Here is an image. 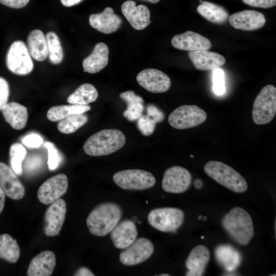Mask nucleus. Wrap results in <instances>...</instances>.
Listing matches in <instances>:
<instances>
[{
	"label": "nucleus",
	"mask_w": 276,
	"mask_h": 276,
	"mask_svg": "<svg viewBox=\"0 0 276 276\" xmlns=\"http://www.w3.org/2000/svg\"><path fill=\"white\" fill-rule=\"evenodd\" d=\"M122 216L121 207L117 203L107 202L95 207L88 215L86 223L89 232L103 237L110 233Z\"/></svg>",
	"instance_id": "obj_1"
},
{
	"label": "nucleus",
	"mask_w": 276,
	"mask_h": 276,
	"mask_svg": "<svg viewBox=\"0 0 276 276\" xmlns=\"http://www.w3.org/2000/svg\"><path fill=\"white\" fill-rule=\"evenodd\" d=\"M221 224L228 235L240 245H247L254 236V228L251 217L242 208H232L223 217Z\"/></svg>",
	"instance_id": "obj_2"
},
{
	"label": "nucleus",
	"mask_w": 276,
	"mask_h": 276,
	"mask_svg": "<svg viewBox=\"0 0 276 276\" xmlns=\"http://www.w3.org/2000/svg\"><path fill=\"white\" fill-rule=\"evenodd\" d=\"M124 133L116 129L100 130L89 137L83 149L87 155L94 156L106 155L121 149L125 144Z\"/></svg>",
	"instance_id": "obj_3"
},
{
	"label": "nucleus",
	"mask_w": 276,
	"mask_h": 276,
	"mask_svg": "<svg viewBox=\"0 0 276 276\" xmlns=\"http://www.w3.org/2000/svg\"><path fill=\"white\" fill-rule=\"evenodd\" d=\"M205 173L217 182L236 193L248 188L245 179L231 166L221 162L210 160L204 166Z\"/></svg>",
	"instance_id": "obj_4"
},
{
	"label": "nucleus",
	"mask_w": 276,
	"mask_h": 276,
	"mask_svg": "<svg viewBox=\"0 0 276 276\" xmlns=\"http://www.w3.org/2000/svg\"><path fill=\"white\" fill-rule=\"evenodd\" d=\"M276 113V88L268 84L261 90L252 106V118L257 125L269 123Z\"/></svg>",
	"instance_id": "obj_5"
},
{
	"label": "nucleus",
	"mask_w": 276,
	"mask_h": 276,
	"mask_svg": "<svg viewBox=\"0 0 276 276\" xmlns=\"http://www.w3.org/2000/svg\"><path fill=\"white\" fill-rule=\"evenodd\" d=\"M184 219L183 212L177 208H156L148 215L149 224L163 232H175L182 225Z\"/></svg>",
	"instance_id": "obj_6"
},
{
	"label": "nucleus",
	"mask_w": 276,
	"mask_h": 276,
	"mask_svg": "<svg viewBox=\"0 0 276 276\" xmlns=\"http://www.w3.org/2000/svg\"><path fill=\"white\" fill-rule=\"evenodd\" d=\"M6 64L11 72L18 75H26L33 71V62L24 41L12 42L6 54Z\"/></svg>",
	"instance_id": "obj_7"
},
{
	"label": "nucleus",
	"mask_w": 276,
	"mask_h": 276,
	"mask_svg": "<svg viewBox=\"0 0 276 276\" xmlns=\"http://www.w3.org/2000/svg\"><path fill=\"white\" fill-rule=\"evenodd\" d=\"M114 182L126 190H143L151 188L156 182L152 174L140 169H127L116 172L113 176Z\"/></svg>",
	"instance_id": "obj_8"
},
{
	"label": "nucleus",
	"mask_w": 276,
	"mask_h": 276,
	"mask_svg": "<svg viewBox=\"0 0 276 276\" xmlns=\"http://www.w3.org/2000/svg\"><path fill=\"white\" fill-rule=\"evenodd\" d=\"M207 118L205 111L196 105H183L171 112L168 122L173 128L185 129L204 123Z\"/></svg>",
	"instance_id": "obj_9"
},
{
	"label": "nucleus",
	"mask_w": 276,
	"mask_h": 276,
	"mask_svg": "<svg viewBox=\"0 0 276 276\" xmlns=\"http://www.w3.org/2000/svg\"><path fill=\"white\" fill-rule=\"evenodd\" d=\"M153 251L152 242L146 238L141 237L123 249L120 255V260L126 266L136 265L149 259Z\"/></svg>",
	"instance_id": "obj_10"
},
{
	"label": "nucleus",
	"mask_w": 276,
	"mask_h": 276,
	"mask_svg": "<svg viewBox=\"0 0 276 276\" xmlns=\"http://www.w3.org/2000/svg\"><path fill=\"white\" fill-rule=\"evenodd\" d=\"M192 179V175L187 169L181 166H173L165 171L162 187L168 193H181L190 188Z\"/></svg>",
	"instance_id": "obj_11"
},
{
	"label": "nucleus",
	"mask_w": 276,
	"mask_h": 276,
	"mask_svg": "<svg viewBox=\"0 0 276 276\" xmlns=\"http://www.w3.org/2000/svg\"><path fill=\"white\" fill-rule=\"evenodd\" d=\"M68 185V178L65 174L60 173L54 175L39 187L37 198L42 204H51L66 192Z\"/></svg>",
	"instance_id": "obj_12"
},
{
	"label": "nucleus",
	"mask_w": 276,
	"mask_h": 276,
	"mask_svg": "<svg viewBox=\"0 0 276 276\" xmlns=\"http://www.w3.org/2000/svg\"><path fill=\"white\" fill-rule=\"evenodd\" d=\"M67 211L65 200L59 198L46 210L43 217V230L48 237L58 236L64 223Z\"/></svg>",
	"instance_id": "obj_13"
},
{
	"label": "nucleus",
	"mask_w": 276,
	"mask_h": 276,
	"mask_svg": "<svg viewBox=\"0 0 276 276\" xmlns=\"http://www.w3.org/2000/svg\"><path fill=\"white\" fill-rule=\"evenodd\" d=\"M139 84L152 93L167 91L171 86V79L163 72L155 68H146L140 72L136 78Z\"/></svg>",
	"instance_id": "obj_14"
},
{
	"label": "nucleus",
	"mask_w": 276,
	"mask_h": 276,
	"mask_svg": "<svg viewBox=\"0 0 276 276\" xmlns=\"http://www.w3.org/2000/svg\"><path fill=\"white\" fill-rule=\"evenodd\" d=\"M13 170L0 162V187L5 195L13 200H19L25 194V189Z\"/></svg>",
	"instance_id": "obj_15"
},
{
	"label": "nucleus",
	"mask_w": 276,
	"mask_h": 276,
	"mask_svg": "<svg viewBox=\"0 0 276 276\" xmlns=\"http://www.w3.org/2000/svg\"><path fill=\"white\" fill-rule=\"evenodd\" d=\"M121 11L131 26L135 30H143L151 22L150 10L145 5L136 6L135 2L127 1L122 4Z\"/></svg>",
	"instance_id": "obj_16"
},
{
	"label": "nucleus",
	"mask_w": 276,
	"mask_h": 276,
	"mask_svg": "<svg viewBox=\"0 0 276 276\" xmlns=\"http://www.w3.org/2000/svg\"><path fill=\"white\" fill-rule=\"evenodd\" d=\"M230 25L234 28L251 31L262 27L266 22L264 15L252 10H245L235 13L228 17Z\"/></svg>",
	"instance_id": "obj_17"
},
{
	"label": "nucleus",
	"mask_w": 276,
	"mask_h": 276,
	"mask_svg": "<svg viewBox=\"0 0 276 276\" xmlns=\"http://www.w3.org/2000/svg\"><path fill=\"white\" fill-rule=\"evenodd\" d=\"M171 44L175 49L188 51L208 50L212 47L209 39L191 31L175 35L171 39Z\"/></svg>",
	"instance_id": "obj_18"
},
{
	"label": "nucleus",
	"mask_w": 276,
	"mask_h": 276,
	"mask_svg": "<svg viewBox=\"0 0 276 276\" xmlns=\"http://www.w3.org/2000/svg\"><path fill=\"white\" fill-rule=\"evenodd\" d=\"M90 26L104 34L116 32L121 26L122 20L116 14L113 9L107 7L103 12L89 16Z\"/></svg>",
	"instance_id": "obj_19"
},
{
	"label": "nucleus",
	"mask_w": 276,
	"mask_h": 276,
	"mask_svg": "<svg viewBox=\"0 0 276 276\" xmlns=\"http://www.w3.org/2000/svg\"><path fill=\"white\" fill-rule=\"evenodd\" d=\"M137 231L134 222L126 219L118 223L110 232V238L114 246L123 249L137 238Z\"/></svg>",
	"instance_id": "obj_20"
},
{
	"label": "nucleus",
	"mask_w": 276,
	"mask_h": 276,
	"mask_svg": "<svg viewBox=\"0 0 276 276\" xmlns=\"http://www.w3.org/2000/svg\"><path fill=\"white\" fill-rule=\"evenodd\" d=\"M210 259V251L205 246L198 245L194 247L185 262V266L188 269L186 275H202Z\"/></svg>",
	"instance_id": "obj_21"
},
{
	"label": "nucleus",
	"mask_w": 276,
	"mask_h": 276,
	"mask_svg": "<svg viewBox=\"0 0 276 276\" xmlns=\"http://www.w3.org/2000/svg\"><path fill=\"white\" fill-rule=\"evenodd\" d=\"M56 256L51 250L39 253L31 260L27 275L28 276H49L54 271L56 265Z\"/></svg>",
	"instance_id": "obj_22"
},
{
	"label": "nucleus",
	"mask_w": 276,
	"mask_h": 276,
	"mask_svg": "<svg viewBox=\"0 0 276 276\" xmlns=\"http://www.w3.org/2000/svg\"><path fill=\"white\" fill-rule=\"evenodd\" d=\"M217 262L226 271L233 272L241 265L242 256L235 247L228 244H221L214 249Z\"/></svg>",
	"instance_id": "obj_23"
},
{
	"label": "nucleus",
	"mask_w": 276,
	"mask_h": 276,
	"mask_svg": "<svg viewBox=\"0 0 276 276\" xmlns=\"http://www.w3.org/2000/svg\"><path fill=\"white\" fill-rule=\"evenodd\" d=\"M188 56L195 68L199 70H213L226 61L222 55L207 50L189 51Z\"/></svg>",
	"instance_id": "obj_24"
},
{
	"label": "nucleus",
	"mask_w": 276,
	"mask_h": 276,
	"mask_svg": "<svg viewBox=\"0 0 276 276\" xmlns=\"http://www.w3.org/2000/svg\"><path fill=\"white\" fill-rule=\"evenodd\" d=\"M108 55L109 49L106 44L97 43L91 53L83 61L84 72L95 74L103 70L108 63Z\"/></svg>",
	"instance_id": "obj_25"
},
{
	"label": "nucleus",
	"mask_w": 276,
	"mask_h": 276,
	"mask_svg": "<svg viewBox=\"0 0 276 276\" xmlns=\"http://www.w3.org/2000/svg\"><path fill=\"white\" fill-rule=\"evenodd\" d=\"M2 111L5 121L13 128L20 130L26 126L28 112L25 106L16 102L7 103Z\"/></svg>",
	"instance_id": "obj_26"
},
{
	"label": "nucleus",
	"mask_w": 276,
	"mask_h": 276,
	"mask_svg": "<svg viewBox=\"0 0 276 276\" xmlns=\"http://www.w3.org/2000/svg\"><path fill=\"white\" fill-rule=\"evenodd\" d=\"M27 48L31 57L36 61H43L48 56L47 38L40 30H33L29 33Z\"/></svg>",
	"instance_id": "obj_27"
},
{
	"label": "nucleus",
	"mask_w": 276,
	"mask_h": 276,
	"mask_svg": "<svg viewBox=\"0 0 276 276\" xmlns=\"http://www.w3.org/2000/svg\"><path fill=\"white\" fill-rule=\"evenodd\" d=\"M201 4L197 8V12L208 20L215 24H222L227 21L229 14L223 7L217 4L199 0Z\"/></svg>",
	"instance_id": "obj_28"
},
{
	"label": "nucleus",
	"mask_w": 276,
	"mask_h": 276,
	"mask_svg": "<svg viewBox=\"0 0 276 276\" xmlns=\"http://www.w3.org/2000/svg\"><path fill=\"white\" fill-rule=\"evenodd\" d=\"M120 97L127 105L123 112V116L130 121L137 120L142 114L144 110L143 99L136 95L132 90L121 93Z\"/></svg>",
	"instance_id": "obj_29"
},
{
	"label": "nucleus",
	"mask_w": 276,
	"mask_h": 276,
	"mask_svg": "<svg viewBox=\"0 0 276 276\" xmlns=\"http://www.w3.org/2000/svg\"><path fill=\"white\" fill-rule=\"evenodd\" d=\"M20 251L17 240L8 234L0 235V259L10 263H15Z\"/></svg>",
	"instance_id": "obj_30"
},
{
	"label": "nucleus",
	"mask_w": 276,
	"mask_h": 276,
	"mask_svg": "<svg viewBox=\"0 0 276 276\" xmlns=\"http://www.w3.org/2000/svg\"><path fill=\"white\" fill-rule=\"evenodd\" d=\"M98 97V91L93 85L84 83L68 97L67 102L72 104L88 105L95 101Z\"/></svg>",
	"instance_id": "obj_31"
},
{
	"label": "nucleus",
	"mask_w": 276,
	"mask_h": 276,
	"mask_svg": "<svg viewBox=\"0 0 276 276\" xmlns=\"http://www.w3.org/2000/svg\"><path fill=\"white\" fill-rule=\"evenodd\" d=\"M90 107L87 105H62L51 107L47 113L48 120L52 122L59 121L73 114L84 113L89 111Z\"/></svg>",
	"instance_id": "obj_32"
},
{
	"label": "nucleus",
	"mask_w": 276,
	"mask_h": 276,
	"mask_svg": "<svg viewBox=\"0 0 276 276\" xmlns=\"http://www.w3.org/2000/svg\"><path fill=\"white\" fill-rule=\"evenodd\" d=\"M87 121V116L83 113L71 114L59 121L57 129L62 133H72L83 126Z\"/></svg>",
	"instance_id": "obj_33"
},
{
	"label": "nucleus",
	"mask_w": 276,
	"mask_h": 276,
	"mask_svg": "<svg viewBox=\"0 0 276 276\" xmlns=\"http://www.w3.org/2000/svg\"><path fill=\"white\" fill-rule=\"evenodd\" d=\"M48 56L50 61L53 64L60 63L63 59V50L58 35L54 32L47 33Z\"/></svg>",
	"instance_id": "obj_34"
},
{
	"label": "nucleus",
	"mask_w": 276,
	"mask_h": 276,
	"mask_svg": "<svg viewBox=\"0 0 276 276\" xmlns=\"http://www.w3.org/2000/svg\"><path fill=\"white\" fill-rule=\"evenodd\" d=\"M27 154L25 148L18 143H13L10 148L9 155L11 169L18 175L22 173V162Z\"/></svg>",
	"instance_id": "obj_35"
},
{
	"label": "nucleus",
	"mask_w": 276,
	"mask_h": 276,
	"mask_svg": "<svg viewBox=\"0 0 276 276\" xmlns=\"http://www.w3.org/2000/svg\"><path fill=\"white\" fill-rule=\"evenodd\" d=\"M44 146L48 150L49 169L50 170H54L59 166L61 160L59 152L55 145L52 142H45L44 144Z\"/></svg>",
	"instance_id": "obj_36"
},
{
	"label": "nucleus",
	"mask_w": 276,
	"mask_h": 276,
	"mask_svg": "<svg viewBox=\"0 0 276 276\" xmlns=\"http://www.w3.org/2000/svg\"><path fill=\"white\" fill-rule=\"evenodd\" d=\"M156 122L147 115L142 114L137 119V126L140 132L145 136H148L154 132Z\"/></svg>",
	"instance_id": "obj_37"
},
{
	"label": "nucleus",
	"mask_w": 276,
	"mask_h": 276,
	"mask_svg": "<svg viewBox=\"0 0 276 276\" xmlns=\"http://www.w3.org/2000/svg\"><path fill=\"white\" fill-rule=\"evenodd\" d=\"M213 89L217 95H222L225 91L224 74L222 69L217 68L213 70Z\"/></svg>",
	"instance_id": "obj_38"
},
{
	"label": "nucleus",
	"mask_w": 276,
	"mask_h": 276,
	"mask_svg": "<svg viewBox=\"0 0 276 276\" xmlns=\"http://www.w3.org/2000/svg\"><path fill=\"white\" fill-rule=\"evenodd\" d=\"M9 96V84L5 79L0 77V110L8 103Z\"/></svg>",
	"instance_id": "obj_39"
},
{
	"label": "nucleus",
	"mask_w": 276,
	"mask_h": 276,
	"mask_svg": "<svg viewBox=\"0 0 276 276\" xmlns=\"http://www.w3.org/2000/svg\"><path fill=\"white\" fill-rule=\"evenodd\" d=\"M25 146L30 148H38L43 142L42 137L36 133H31L26 135L21 140Z\"/></svg>",
	"instance_id": "obj_40"
},
{
	"label": "nucleus",
	"mask_w": 276,
	"mask_h": 276,
	"mask_svg": "<svg viewBox=\"0 0 276 276\" xmlns=\"http://www.w3.org/2000/svg\"><path fill=\"white\" fill-rule=\"evenodd\" d=\"M147 115L156 123L163 121L165 118L163 112L154 105L149 104L146 107Z\"/></svg>",
	"instance_id": "obj_41"
},
{
	"label": "nucleus",
	"mask_w": 276,
	"mask_h": 276,
	"mask_svg": "<svg viewBox=\"0 0 276 276\" xmlns=\"http://www.w3.org/2000/svg\"><path fill=\"white\" fill-rule=\"evenodd\" d=\"M243 2L249 6L267 9L276 5V0H242Z\"/></svg>",
	"instance_id": "obj_42"
},
{
	"label": "nucleus",
	"mask_w": 276,
	"mask_h": 276,
	"mask_svg": "<svg viewBox=\"0 0 276 276\" xmlns=\"http://www.w3.org/2000/svg\"><path fill=\"white\" fill-rule=\"evenodd\" d=\"M30 0H0V3L4 6L14 9L25 7Z\"/></svg>",
	"instance_id": "obj_43"
},
{
	"label": "nucleus",
	"mask_w": 276,
	"mask_h": 276,
	"mask_svg": "<svg viewBox=\"0 0 276 276\" xmlns=\"http://www.w3.org/2000/svg\"><path fill=\"white\" fill-rule=\"evenodd\" d=\"M76 276H94L95 274L88 268L85 267H81L74 273Z\"/></svg>",
	"instance_id": "obj_44"
},
{
	"label": "nucleus",
	"mask_w": 276,
	"mask_h": 276,
	"mask_svg": "<svg viewBox=\"0 0 276 276\" xmlns=\"http://www.w3.org/2000/svg\"><path fill=\"white\" fill-rule=\"evenodd\" d=\"M83 0H60L61 4L65 7H72L76 5Z\"/></svg>",
	"instance_id": "obj_45"
},
{
	"label": "nucleus",
	"mask_w": 276,
	"mask_h": 276,
	"mask_svg": "<svg viewBox=\"0 0 276 276\" xmlns=\"http://www.w3.org/2000/svg\"><path fill=\"white\" fill-rule=\"evenodd\" d=\"M6 195L3 190L0 187V214L3 211L5 202Z\"/></svg>",
	"instance_id": "obj_46"
},
{
	"label": "nucleus",
	"mask_w": 276,
	"mask_h": 276,
	"mask_svg": "<svg viewBox=\"0 0 276 276\" xmlns=\"http://www.w3.org/2000/svg\"><path fill=\"white\" fill-rule=\"evenodd\" d=\"M194 185L196 188L200 189L202 187L203 183L200 179H197L195 180Z\"/></svg>",
	"instance_id": "obj_47"
},
{
	"label": "nucleus",
	"mask_w": 276,
	"mask_h": 276,
	"mask_svg": "<svg viewBox=\"0 0 276 276\" xmlns=\"http://www.w3.org/2000/svg\"><path fill=\"white\" fill-rule=\"evenodd\" d=\"M144 1H147L151 3L155 4L159 2L160 0H144Z\"/></svg>",
	"instance_id": "obj_48"
},
{
	"label": "nucleus",
	"mask_w": 276,
	"mask_h": 276,
	"mask_svg": "<svg viewBox=\"0 0 276 276\" xmlns=\"http://www.w3.org/2000/svg\"><path fill=\"white\" fill-rule=\"evenodd\" d=\"M160 276H170V275L167 273H163L162 274L159 275Z\"/></svg>",
	"instance_id": "obj_49"
},
{
	"label": "nucleus",
	"mask_w": 276,
	"mask_h": 276,
	"mask_svg": "<svg viewBox=\"0 0 276 276\" xmlns=\"http://www.w3.org/2000/svg\"><path fill=\"white\" fill-rule=\"evenodd\" d=\"M207 217L206 216H204V217L203 218V220H205L206 219Z\"/></svg>",
	"instance_id": "obj_50"
},
{
	"label": "nucleus",
	"mask_w": 276,
	"mask_h": 276,
	"mask_svg": "<svg viewBox=\"0 0 276 276\" xmlns=\"http://www.w3.org/2000/svg\"><path fill=\"white\" fill-rule=\"evenodd\" d=\"M201 218H202V216H199V219H201Z\"/></svg>",
	"instance_id": "obj_51"
},
{
	"label": "nucleus",
	"mask_w": 276,
	"mask_h": 276,
	"mask_svg": "<svg viewBox=\"0 0 276 276\" xmlns=\"http://www.w3.org/2000/svg\"><path fill=\"white\" fill-rule=\"evenodd\" d=\"M191 157H194V156L193 155H190Z\"/></svg>",
	"instance_id": "obj_52"
},
{
	"label": "nucleus",
	"mask_w": 276,
	"mask_h": 276,
	"mask_svg": "<svg viewBox=\"0 0 276 276\" xmlns=\"http://www.w3.org/2000/svg\"><path fill=\"white\" fill-rule=\"evenodd\" d=\"M201 239H203V238H204L203 236H201Z\"/></svg>",
	"instance_id": "obj_53"
}]
</instances>
